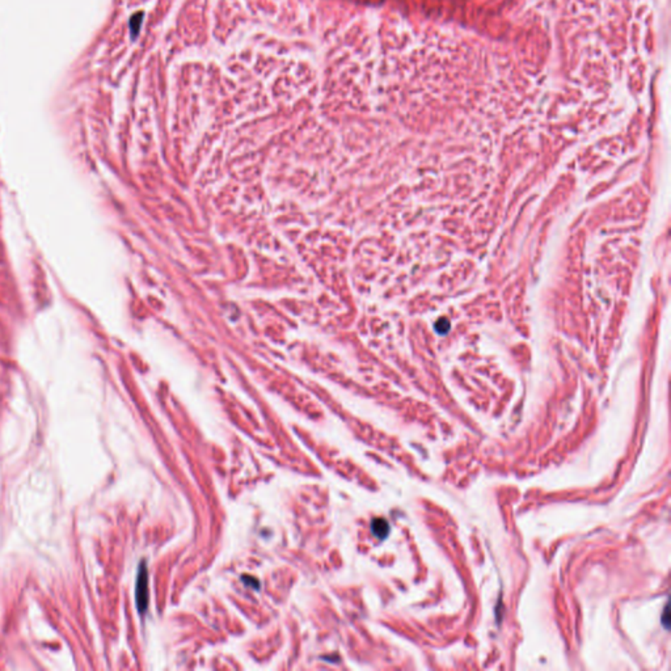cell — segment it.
<instances>
[{
  "instance_id": "1",
  "label": "cell",
  "mask_w": 671,
  "mask_h": 671,
  "mask_svg": "<svg viewBox=\"0 0 671 671\" xmlns=\"http://www.w3.org/2000/svg\"><path fill=\"white\" fill-rule=\"evenodd\" d=\"M514 18L564 47L566 70L648 84L660 0H508Z\"/></svg>"
},
{
  "instance_id": "2",
  "label": "cell",
  "mask_w": 671,
  "mask_h": 671,
  "mask_svg": "<svg viewBox=\"0 0 671 671\" xmlns=\"http://www.w3.org/2000/svg\"><path fill=\"white\" fill-rule=\"evenodd\" d=\"M135 602L141 614H144L148 607V572L146 563L142 561L138 569L136 585H135Z\"/></svg>"
},
{
  "instance_id": "3",
  "label": "cell",
  "mask_w": 671,
  "mask_h": 671,
  "mask_svg": "<svg viewBox=\"0 0 671 671\" xmlns=\"http://www.w3.org/2000/svg\"><path fill=\"white\" fill-rule=\"evenodd\" d=\"M371 531L378 539L383 540L390 534V523L385 518H375L371 522Z\"/></svg>"
},
{
  "instance_id": "4",
  "label": "cell",
  "mask_w": 671,
  "mask_h": 671,
  "mask_svg": "<svg viewBox=\"0 0 671 671\" xmlns=\"http://www.w3.org/2000/svg\"><path fill=\"white\" fill-rule=\"evenodd\" d=\"M663 619L665 626L669 628V607H667V606H666V609H665V615H663Z\"/></svg>"
}]
</instances>
